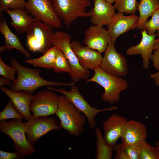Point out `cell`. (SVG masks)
<instances>
[{"mask_svg": "<svg viewBox=\"0 0 159 159\" xmlns=\"http://www.w3.org/2000/svg\"><path fill=\"white\" fill-rule=\"evenodd\" d=\"M59 97L53 91L47 89L38 92L33 96L29 105L33 115L47 117L55 114Z\"/></svg>", "mask_w": 159, "mask_h": 159, "instance_id": "12", "label": "cell"}, {"mask_svg": "<svg viewBox=\"0 0 159 159\" xmlns=\"http://www.w3.org/2000/svg\"><path fill=\"white\" fill-rule=\"evenodd\" d=\"M143 140L132 144L124 145L121 143L128 159H140L142 144Z\"/></svg>", "mask_w": 159, "mask_h": 159, "instance_id": "30", "label": "cell"}, {"mask_svg": "<svg viewBox=\"0 0 159 159\" xmlns=\"http://www.w3.org/2000/svg\"><path fill=\"white\" fill-rule=\"evenodd\" d=\"M25 9L36 19L51 28L61 27L62 21L56 14L52 0H27Z\"/></svg>", "mask_w": 159, "mask_h": 159, "instance_id": "9", "label": "cell"}, {"mask_svg": "<svg viewBox=\"0 0 159 159\" xmlns=\"http://www.w3.org/2000/svg\"><path fill=\"white\" fill-rule=\"evenodd\" d=\"M71 36L66 32L57 30L54 33L52 45L60 49L67 58L72 70L70 75L73 82L86 80L90 71L82 68L79 64L71 45Z\"/></svg>", "mask_w": 159, "mask_h": 159, "instance_id": "5", "label": "cell"}, {"mask_svg": "<svg viewBox=\"0 0 159 159\" xmlns=\"http://www.w3.org/2000/svg\"><path fill=\"white\" fill-rule=\"evenodd\" d=\"M144 29L148 34L151 35L159 30V8L152 15L151 19L145 23Z\"/></svg>", "mask_w": 159, "mask_h": 159, "instance_id": "32", "label": "cell"}, {"mask_svg": "<svg viewBox=\"0 0 159 159\" xmlns=\"http://www.w3.org/2000/svg\"><path fill=\"white\" fill-rule=\"evenodd\" d=\"M127 121L125 117L113 113L103 121V137L107 145L114 147L116 146Z\"/></svg>", "mask_w": 159, "mask_h": 159, "instance_id": "15", "label": "cell"}, {"mask_svg": "<svg viewBox=\"0 0 159 159\" xmlns=\"http://www.w3.org/2000/svg\"><path fill=\"white\" fill-rule=\"evenodd\" d=\"M22 120L12 119L9 122L0 120V131L11 138L15 152L23 157L32 155L36 149L27 139L24 123Z\"/></svg>", "mask_w": 159, "mask_h": 159, "instance_id": "4", "label": "cell"}, {"mask_svg": "<svg viewBox=\"0 0 159 159\" xmlns=\"http://www.w3.org/2000/svg\"><path fill=\"white\" fill-rule=\"evenodd\" d=\"M72 49L81 67L84 69L94 71L100 67L103 59L101 53L87 46H84L78 41H71Z\"/></svg>", "mask_w": 159, "mask_h": 159, "instance_id": "13", "label": "cell"}, {"mask_svg": "<svg viewBox=\"0 0 159 159\" xmlns=\"http://www.w3.org/2000/svg\"><path fill=\"white\" fill-rule=\"evenodd\" d=\"M23 158L15 151L10 152L0 150V159H18Z\"/></svg>", "mask_w": 159, "mask_h": 159, "instance_id": "35", "label": "cell"}, {"mask_svg": "<svg viewBox=\"0 0 159 159\" xmlns=\"http://www.w3.org/2000/svg\"><path fill=\"white\" fill-rule=\"evenodd\" d=\"M96 137V159H111L115 147L107 145L103 137L101 130L97 127L95 130Z\"/></svg>", "mask_w": 159, "mask_h": 159, "instance_id": "25", "label": "cell"}, {"mask_svg": "<svg viewBox=\"0 0 159 159\" xmlns=\"http://www.w3.org/2000/svg\"><path fill=\"white\" fill-rule=\"evenodd\" d=\"M10 65L15 69L17 74L16 81L13 82L10 89L14 91L32 94L38 88L44 86H71L75 83L53 82L45 80L40 76L39 69L25 67L14 58L11 59Z\"/></svg>", "mask_w": 159, "mask_h": 159, "instance_id": "1", "label": "cell"}, {"mask_svg": "<svg viewBox=\"0 0 159 159\" xmlns=\"http://www.w3.org/2000/svg\"><path fill=\"white\" fill-rule=\"evenodd\" d=\"M109 3L112 4V3H114L115 0H105Z\"/></svg>", "mask_w": 159, "mask_h": 159, "instance_id": "41", "label": "cell"}, {"mask_svg": "<svg viewBox=\"0 0 159 159\" xmlns=\"http://www.w3.org/2000/svg\"><path fill=\"white\" fill-rule=\"evenodd\" d=\"M94 71L95 73L92 78H87L86 82H95L104 88L105 92L101 96L103 101L110 104L118 102L121 92L128 87L127 81L109 74L100 67Z\"/></svg>", "mask_w": 159, "mask_h": 159, "instance_id": "3", "label": "cell"}, {"mask_svg": "<svg viewBox=\"0 0 159 159\" xmlns=\"http://www.w3.org/2000/svg\"><path fill=\"white\" fill-rule=\"evenodd\" d=\"M26 2L24 0H0V11L8 9H25Z\"/></svg>", "mask_w": 159, "mask_h": 159, "instance_id": "31", "label": "cell"}, {"mask_svg": "<svg viewBox=\"0 0 159 159\" xmlns=\"http://www.w3.org/2000/svg\"><path fill=\"white\" fill-rule=\"evenodd\" d=\"M114 151L116 153L115 159H128L121 143L116 145L115 147Z\"/></svg>", "mask_w": 159, "mask_h": 159, "instance_id": "34", "label": "cell"}, {"mask_svg": "<svg viewBox=\"0 0 159 159\" xmlns=\"http://www.w3.org/2000/svg\"><path fill=\"white\" fill-rule=\"evenodd\" d=\"M55 114L60 120L59 125L61 128L67 131L70 135L77 137L84 130L85 116L64 95L59 97Z\"/></svg>", "mask_w": 159, "mask_h": 159, "instance_id": "2", "label": "cell"}, {"mask_svg": "<svg viewBox=\"0 0 159 159\" xmlns=\"http://www.w3.org/2000/svg\"><path fill=\"white\" fill-rule=\"evenodd\" d=\"M114 5L118 12L135 14L139 3L137 0H115Z\"/></svg>", "mask_w": 159, "mask_h": 159, "instance_id": "27", "label": "cell"}, {"mask_svg": "<svg viewBox=\"0 0 159 159\" xmlns=\"http://www.w3.org/2000/svg\"><path fill=\"white\" fill-rule=\"evenodd\" d=\"M54 10L66 25L79 18L89 17L87 8L92 5L90 0H52Z\"/></svg>", "mask_w": 159, "mask_h": 159, "instance_id": "7", "label": "cell"}, {"mask_svg": "<svg viewBox=\"0 0 159 159\" xmlns=\"http://www.w3.org/2000/svg\"><path fill=\"white\" fill-rule=\"evenodd\" d=\"M1 16L0 32L4 38L5 43L0 47V53L14 49L20 52L26 57L29 58L30 55L29 52L24 47L18 37L9 29L5 19Z\"/></svg>", "mask_w": 159, "mask_h": 159, "instance_id": "21", "label": "cell"}, {"mask_svg": "<svg viewBox=\"0 0 159 159\" xmlns=\"http://www.w3.org/2000/svg\"><path fill=\"white\" fill-rule=\"evenodd\" d=\"M159 8V0H140L138 8L139 16L137 28L141 31L144 29L148 18Z\"/></svg>", "mask_w": 159, "mask_h": 159, "instance_id": "23", "label": "cell"}, {"mask_svg": "<svg viewBox=\"0 0 159 159\" xmlns=\"http://www.w3.org/2000/svg\"><path fill=\"white\" fill-rule=\"evenodd\" d=\"M52 29L41 21L33 22L26 32L27 44L29 49L43 54L47 51L52 45L54 32Z\"/></svg>", "mask_w": 159, "mask_h": 159, "instance_id": "8", "label": "cell"}, {"mask_svg": "<svg viewBox=\"0 0 159 159\" xmlns=\"http://www.w3.org/2000/svg\"><path fill=\"white\" fill-rule=\"evenodd\" d=\"M115 42L111 39L109 41L100 67L114 76H125L128 72L127 61L123 55L116 50Z\"/></svg>", "mask_w": 159, "mask_h": 159, "instance_id": "11", "label": "cell"}, {"mask_svg": "<svg viewBox=\"0 0 159 159\" xmlns=\"http://www.w3.org/2000/svg\"><path fill=\"white\" fill-rule=\"evenodd\" d=\"M5 12L11 19L10 25L20 34L26 32L30 25L36 21L25 9H8Z\"/></svg>", "mask_w": 159, "mask_h": 159, "instance_id": "22", "label": "cell"}, {"mask_svg": "<svg viewBox=\"0 0 159 159\" xmlns=\"http://www.w3.org/2000/svg\"><path fill=\"white\" fill-rule=\"evenodd\" d=\"M53 86H47V89L61 93L66 97L84 115L91 129H93L96 126L95 118L97 114L102 112L112 111L118 109L116 106L101 109L92 107L85 100L75 84L71 86L69 91L63 88H57Z\"/></svg>", "mask_w": 159, "mask_h": 159, "instance_id": "6", "label": "cell"}, {"mask_svg": "<svg viewBox=\"0 0 159 159\" xmlns=\"http://www.w3.org/2000/svg\"><path fill=\"white\" fill-rule=\"evenodd\" d=\"M147 132L143 123L134 120L127 121L122 135L121 143L129 144L146 140Z\"/></svg>", "mask_w": 159, "mask_h": 159, "instance_id": "19", "label": "cell"}, {"mask_svg": "<svg viewBox=\"0 0 159 159\" xmlns=\"http://www.w3.org/2000/svg\"><path fill=\"white\" fill-rule=\"evenodd\" d=\"M150 59L155 69L159 71V48L155 50Z\"/></svg>", "mask_w": 159, "mask_h": 159, "instance_id": "36", "label": "cell"}, {"mask_svg": "<svg viewBox=\"0 0 159 159\" xmlns=\"http://www.w3.org/2000/svg\"><path fill=\"white\" fill-rule=\"evenodd\" d=\"M16 71L12 67H10L6 64L0 57V75L6 79L14 82L16 79L15 74Z\"/></svg>", "mask_w": 159, "mask_h": 159, "instance_id": "33", "label": "cell"}, {"mask_svg": "<svg viewBox=\"0 0 159 159\" xmlns=\"http://www.w3.org/2000/svg\"><path fill=\"white\" fill-rule=\"evenodd\" d=\"M139 18L135 14L125 16L121 13H116L107 25L111 39L116 42L120 36L135 29L137 26Z\"/></svg>", "mask_w": 159, "mask_h": 159, "instance_id": "14", "label": "cell"}, {"mask_svg": "<svg viewBox=\"0 0 159 159\" xmlns=\"http://www.w3.org/2000/svg\"><path fill=\"white\" fill-rule=\"evenodd\" d=\"M52 69L55 73L66 72L70 75L72 73L69 61L62 51L58 48Z\"/></svg>", "mask_w": 159, "mask_h": 159, "instance_id": "26", "label": "cell"}, {"mask_svg": "<svg viewBox=\"0 0 159 159\" xmlns=\"http://www.w3.org/2000/svg\"><path fill=\"white\" fill-rule=\"evenodd\" d=\"M92 8L88 12L93 25H108L115 14L114 5L105 0H93Z\"/></svg>", "mask_w": 159, "mask_h": 159, "instance_id": "18", "label": "cell"}, {"mask_svg": "<svg viewBox=\"0 0 159 159\" xmlns=\"http://www.w3.org/2000/svg\"><path fill=\"white\" fill-rule=\"evenodd\" d=\"M157 31L158 32L156 34L157 36H158L157 41L154 45L153 48V50L159 48V30Z\"/></svg>", "mask_w": 159, "mask_h": 159, "instance_id": "39", "label": "cell"}, {"mask_svg": "<svg viewBox=\"0 0 159 159\" xmlns=\"http://www.w3.org/2000/svg\"><path fill=\"white\" fill-rule=\"evenodd\" d=\"M141 33L142 38L140 42L127 49L126 54L130 56L140 54L143 59V67L145 69H147L150 64L149 60L153 54L154 45L157 41L155 39L157 35L148 34L145 29L141 30Z\"/></svg>", "mask_w": 159, "mask_h": 159, "instance_id": "17", "label": "cell"}, {"mask_svg": "<svg viewBox=\"0 0 159 159\" xmlns=\"http://www.w3.org/2000/svg\"><path fill=\"white\" fill-rule=\"evenodd\" d=\"M0 89L9 98L15 108L25 120L30 117L32 115L30 112L29 105L34 96L32 94L14 91L3 86L0 87Z\"/></svg>", "mask_w": 159, "mask_h": 159, "instance_id": "20", "label": "cell"}, {"mask_svg": "<svg viewBox=\"0 0 159 159\" xmlns=\"http://www.w3.org/2000/svg\"><path fill=\"white\" fill-rule=\"evenodd\" d=\"M10 119L22 120L24 118L16 110L10 100L0 113V120Z\"/></svg>", "mask_w": 159, "mask_h": 159, "instance_id": "29", "label": "cell"}, {"mask_svg": "<svg viewBox=\"0 0 159 159\" xmlns=\"http://www.w3.org/2000/svg\"><path fill=\"white\" fill-rule=\"evenodd\" d=\"M110 39L107 30L102 26L93 25L85 31L83 43L101 53L105 51Z\"/></svg>", "mask_w": 159, "mask_h": 159, "instance_id": "16", "label": "cell"}, {"mask_svg": "<svg viewBox=\"0 0 159 159\" xmlns=\"http://www.w3.org/2000/svg\"><path fill=\"white\" fill-rule=\"evenodd\" d=\"M12 84L11 81L2 77L0 79V87L4 85H11Z\"/></svg>", "mask_w": 159, "mask_h": 159, "instance_id": "37", "label": "cell"}, {"mask_svg": "<svg viewBox=\"0 0 159 159\" xmlns=\"http://www.w3.org/2000/svg\"><path fill=\"white\" fill-rule=\"evenodd\" d=\"M140 159H159V148L147 142L146 140L142 143Z\"/></svg>", "mask_w": 159, "mask_h": 159, "instance_id": "28", "label": "cell"}, {"mask_svg": "<svg viewBox=\"0 0 159 159\" xmlns=\"http://www.w3.org/2000/svg\"><path fill=\"white\" fill-rule=\"evenodd\" d=\"M155 145L159 148V140L156 141L155 142Z\"/></svg>", "mask_w": 159, "mask_h": 159, "instance_id": "40", "label": "cell"}, {"mask_svg": "<svg viewBox=\"0 0 159 159\" xmlns=\"http://www.w3.org/2000/svg\"><path fill=\"white\" fill-rule=\"evenodd\" d=\"M58 48L53 46L39 57L25 60L24 61L35 67L52 69Z\"/></svg>", "mask_w": 159, "mask_h": 159, "instance_id": "24", "label": "cell"}, {"mask_svg": "<svg viewBox=\"0 0 159 159\" xmlns=\"http://www.w3.org/2000/svg\"><path fill=\"white\" fill-rule=\"evenodd\" d=\"M150 77L154 80L156 85L159 86V71L156 73L151 74Z\"/></svg>", "mask_w": 159, "mask_h": 159, "instance_id": "38", "label": "cell"}, {"mask_svg": "<svg viewBox=\"0 0 159 159\" xmlns=\"http://www.w3.org/2000/svg\"><path fill=\"white\" fill-rule=\"evenodd\" d=\"M58 120L47 116L34 117L32 115L24 123L26 135L29 143L34 146L35 143L42 137L50 131L62 129L58 124Z\"/></svg>", "mask_w": 159, "mask_h": 159, "instance_id": "10", "label": "cell"}]
</instances>
